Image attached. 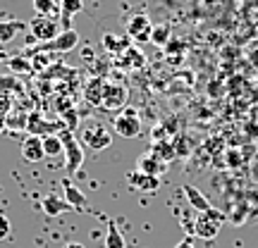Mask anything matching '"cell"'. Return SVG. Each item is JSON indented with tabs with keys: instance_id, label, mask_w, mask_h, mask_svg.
Listing matches in <instances>:
<instances>
[{
	"instance_id": "6da1fadb",
	"label": "cell",
	"mask_w": 258,
	"mask_h": 248,
	"mask_svg": "<svg viewBox=\"0 0 258 248\" xmlns=\"http://www.w3.org/2000/svg\"><path fill=\"white\" fill-rule=\"evenodd\" d=\"M60 31H62V27H60V17H41V15H36V17L29 22L27 48L50 43Z\"/></svg>"
},
{
	"instance_id": "7a4b0ae2",
	"label": "cell",
	"mask_w": 258,
	"mask_h": 248,
	"mask_svg": "<svg viewBox=\"0 0 258 248\" xmlns=\"http://www.w3.org/2000/svg\"><path fill=\"white\" fill-rule=\"evenodd\" d=\"M57 136H60V141H62V150H64V172H67V175L79 172V167L84 165L82 143L74 138V131H67V129H62Z\"/></svg>"
},
{
	"instance_id": "3957f363",
	"label": "cell",
	"mask_w": 258,
	"mask_h": 248,
	"mask_svg": "<svg viewBox=\"0 0 258 248\" xmlns=\"http://www.w3.org/2000/svg\"><path fill=\"white\" fill-rule=\"evenodd\" d=\"M222 222H225V215L220 210H215L211 208L208 212H201V215H196L194 217V234L199 236V239H215L218 234H220V227Z\"/></svg>"
},
{
	"instance_id": "277c9868",
	"label": "cell",
	"mask_w": 258,
	"mask_h": 248,
	"mask_svg": "<svg viewBox=\"0 0 258 248\" xmlns=\"http://www.w3.org/2000/svg\"><path fill=\"white\" fill-rule=\"evenodd\" d=\"M127 98H129V89L122 81H105L101 108H105V110H110V112H117L127 105Z\"/></svg>"
},
{
	"instance_id": "5b68a950",
	"label": "cell",
	"mask_w": 258,
	"mask_h": 248,
	"mask_svg": "<svg viewBox=\"0 0 258 248\" xmlns=\"http://www.w3.org/2000/svg\"><path fill=\"white\" fill-rule=\"evenodd\" d=\"M82 143L86 148H91V150H103V148H108L112 143L110 129L103 127V124H89V127H84Z\"/></svg>"
},
{
	"instance_id": "8992f818",
	"label": "cell",
	"mask_w": 258,
	"mask_h": 248,
	"mask_svg": "<svg viewBox=\"0 0 258 248\" xmlns=\"http://www.w3.org/2000/svg\"><path fill=\"white\" fill-rule=\"evenodd\" d=\"M115 134H120L122 138H137L141 134V117H139L137 110H122L117 117H115Z\"/></svg>"
},
{
	"instance_id": "52a82bcc",
	"label": "cell",
	"mask_w": 258,
	"mask_h": 248,
	"mask_svg": "<svg viewBox=\"0 0 258 248\" xmlns=\"http://www.w3.org/2000/svg\"><path fill=\"white\" fill-rule=\"evenodd\" d=\"M62 122H48L41 112H29V120H27V134H31V136H53L55 131H62Z\"/></svg>"
},
{
	"instance_id": "ba28073f",
	"label": "cell",
	"mask_w": 258,
	"mask_h": 248,
	"mask_svg": "<svg viewBox=\"0 0 258 248\" xmlns=\"http://www.w3.org/2000/svg\"><path fill=\"white\" fill-rule=\"evenodd\" d=\"M79 43V34L74 29H62L50 43H43V46H36V50H48V53H67L77 48Z\"/></svg>"
},
{
	"instance_id": "9c48e42d",
	"label": "cell",
	"mask_w": 258,
	"mask_h": 248,
	"mask_svg": "<svg viewBox=\"0 0 258 248\" xmlns=\"http://www.w3.org/2000/svg\"><path fill=\"white\" fill-rule=\"evenodd\" d=\"M151 34H153V24L146 15H134L127 19V36L132 41L146 43V41H151Z\"/></svg>"
},
{
	"instance_id": "30bf717a",
	"label": "cell",
	"mask_w": 258,
	"mask_h": 248,
	"mask_svg": "<svg viewBox=\"0 0 258 248\" xmlns=\"http://www.w3.org/2000/svg\"><path fill=\"white\" fill-rule=\"evenodd\" d=\"M22 157H24L27 162H41V160L46 157V153H43V138L29 134V136L22 141Z\"/></svg>"
},
{
	"instance_id": "8fae6325",
	"label": "cell",
	"mask_w": 258,
	"mask_h": 248,
	"mask_svg": "<svg viewBox=\"0 0 258 248\" xmlns=\"http://www.w3.org/2000/svg\"><path fill=\"white\" fill-rule=\"evenodd\" d=\"M115 64H117L120 69H141V67L146 64V55H144L137 46H132V48H127L122 55L115 57Z\"/></svg>"
},
{
	"instance_id": "7c38bea8",
	"label": "cell",
	"mask_w": 258,
	"mask_h": 248,
	"mask_svg": "<svg viewBox=\"0 0 258 248\" xmlns=\"http://www.w3.org/2000/svg\"><path fill=\"white\" fill-rule=\"evenodd\" d=\"M127 182L132 189H137V191H141V193H153V191H158V186H160V179H158V177H148V175H144V172H139V170L137 172H129Z\"/></svg>"
},
{
	"instance_id": "4fadbf2b",
	"label": "cell",
	"mask_w": 258,
	"mask_h": 248,
	"mask_svg": "<svg viewBox=\"0 0 258 248\" xmlns=\"http://www.w3.org/2000/svg\"><path fill=\"white\" fill-rule=\"evenodd\" d=\"M103 89H105V79L103 76H91L84 86V101L93 105V108H98L103 103Z\"/></svg>"
},
{
	"instance_id": "5bb4252c",
	"label": "cell",
	"mask_w": 258,
	"mask_h": 248,
	"mask_svg": "<svg viewBox=\"0 0 258 248\" xmlns=\"http://www.w3.org/2000/svg\"><path fill=\"white\" fill-rule=\"evenodd\" d=\"M101 43H103V48H105L108 53H112V55L117 57V55H122L127 48H132V38L120 36V34H105Z\"/></svg>"
},
{
	"instance_id": "9a60e30c",
	"label": "cell",
	"mask_w": 258,
	"mask_h": 248,
	"mask_svg": "<svg viewBox=\"0 0 258 248\" xmlns=\"http://www.w3.org/2000/svg\"><path fill=\"white\" fill-rule=\"evenodd\" d=\"M55 62H60L55 57V53H48V50H34L31 53V69H34V74L48 72Z\"/></svg>"
},
{
	"instance_id": "2e32d148",
	"label": "cell",
	"mask_w": 258,
	"mask_h": 248,
	"mask_svg": "<svg viewBox=\"0 0 258 248\" xmlns=\"http://www.w3.org/2000/svg\"><path fill=\"white\" fill-rule=\"evenodd\" d=\"M165 162H160L158 157H153L151 153H146V155H141L139 157V162H137V170L139 172H144V175L148 177H160L163 172H165Z\"/></svg>"
},
{
	"instance_id": "e0dca14e",
	"label": "cell",
	"mask_w": 258,
	"mask_h": 248,
	"mask_svg": "<svg viewBox=\"0 0 258 248\" xmlns=\"http://www.w3.org/2000/svg\"><path fill=\"white\" fill-rule=\"evenodd\" d=\"M182 191H184V196H186V201H189V205H191V208L199 212V215H201V212H208V210L213 208L211 203H208V198H206V196H203V193L199 191L196 186H189V184H186Z\"/></svg>"
},
{
	"instance_id": "ac0fdd59",
	"label": "cell",
	"mask_w": 258,
	"mask_h": 248,
	"mask_svg": "<svg viewBox=\"0 0 258 248\" xmlns=\"http://www.w3.org/2000/svg\"><path fill=\"white\" fill-rule=\"evenodd\" d=\"M57 5H60V27L70 29V19L77 12H82L84 0H57Z\"/></svg>"
},
{
	"instance_id": "d6986e66",
	"label": "cell",
	"mask_w": 258,
	"mask_h": 248,
	"mask_svg": "<svg viewBox=\"0 0 258 248\" xmlns=\"http://www.w3.org/2000/svg\"><path fill=\"white\" fill-rule=\"evenodd\" d=\"M41 79H57V81H77V69L67 67L62 62H55L48 72L41 74Z\"/></svg>"
},
{
	"instance_id": "ffe728a7",
	"label": "cell",
	"mask_w": 258,
	"mask_h": 248,
	"mask_svg": "<svg viewBox=\"0 0 258 248\" xmlns=\"http://www.w3.org/2000/svg\"><path fill=\"white\" fill-rule=\"evenodd\" d=\"M62 189H64V201L70 203L74 210H77V208H86V205H89V198H86V196L82 193V189H79V186L70 184V182L64 179V182H62Z\"/></svg>"
},
{
	"instance_id": "44dd1931",
	"label": "cell",
	"mask_w": 258,
	"mask_h": 248,
	"mask_svg": "<svg viewBox=\"0 0 258 248\" xmlns=\"http://www.w3.org/2000/svg\"><path fill=\"white\" fill-rule=\"evenodd\" d=\"M43 212L46 215H50V217H55V215H62V212H70V210H74L70 203L64 201V198H57V196H46L43 198Z\"/></svg>"
},
{
	"instance_id": "7402d4cb",
	"label": "cell",
	"mask_w": 258,
	"mask_h": 248,
	"mask_svg": "<svg viewBox=\"0 0 258 248\" xmlns=\"http://www.w3.org/2000/svg\"><path fill=\"white\" fill-rule=\"evenodd\" d=\"M153 157H158L160 162H170V160H175L177 157V150H175V143H170V141H158V143H153V148L148 150Z\"/></svg>"
},
{
	"instance_id": "603a6c76",
	"label": "cell",
	"mask_w": 258,
	"mask_h": 248,
	"mask_svg": "<svg viewBox=\"0 0 258 248\" xmlns=\"http://www.w3.org/2000/svg\"><path fill=\"white\" fill-rule=\"evenodd\" d=\"M19 31H24V24H22V22H15V19L0 22V46L15 41V36H17Z\"/></svg>"
},
{
	"instance_id": "cb8c5ba5",
	"label": "cell",
	"mask_w": 258,
	"mask_h": 248,
	"mask_svg": "<svg viewBox=\"0 0 258 248\" xmlns=\"http://www.w3.org/2000/svg\"><path fill=\"white\" fill-rule=\"evenodd\" d=\"M0 93H8V96H15V93H24V86L19 81L15 74H5V76H0Z\"/></svg>"
},
{
	"instance_id": "d4e9b609",
	"label": "cell",
	"mask_w": 258,
	"mask_h": 248,
	"mask_svg": "<svg viewBox=\"0 0 258 248\" xmlns=\"http://www.w3.org/2000/svg\"><path fill=\"white\" fill-rule=\"evenodd\" d=\"M5 64L10 67V72H15V74H31L34 72V69H31V60H29V57H22V55H10Z\"/></svg>"
},
{
	"instance_id": "484cf974",
	"label": "cell",
	"mask_w": 258,
	"mask_h": 248,
	"mask_svg": "<svg viewBox=\"0 0 258 248\" xmlns=\"http://www.w3.org/2000/svg\"><path fill=\"white\" fill-rule=\"evenodd\" d=\"M43 153H46V157H60V155H64L62 141H60V136H57V134L43 138Z\"/></svg>"
},
{
	"instance_id": "4316f807",
	"label": "cell",
	"mask_w": 258,
	"mask_h": 248,
	"mask_svg": "<svg viewBox=\"0 0 258 248\" xmlns=\"http://www.w3.org/2000/svg\"><path fill=\"white\" fill-rule=\"evenodd\" d=\"M105 248H127L122 231L117 229V224H108V234H105Z\"/></svg>"
},
{
	"instance_id": "83f0119b",
	"label": "cell",
	"mask_w": 258,
	"mask_h": 248,
	"mask_svg": "<svg viewBox=\"0 0 258 248\" xmlns=\"http://www.w3.org/2000/svg\"><path fill=\"white\" fill-rule=\"evenodd\" d=\"M170 36H172L170 24H158V27H153L151 43H156V46H167V43H170Z\"/></svg>"
},
{
	"instance_id": "f1b7e54d",
	"label": "cell",
	"mask_w": 258,
	"mask_h": 248,
	"mask_svg": "<svg viewBox=\"0 0 258 248\" xmlns=\"http://www.w3.org/2000/svg\"><path fill=\"white\" fill-rule=\"evenodd\" d=\"M27 120H29V112H10L5 117V127L10 131H17V129H27Z\"/></svg>"
},
{
	"instance_id": "f546056e",
	"label": "cell",
	"mask_w": 258,
	"mask_h": 248,
	"mask_svg": "<svg viewBox=\"0 0 258 248\" xmlns=\"http://www.w3.org/2000/svg\"><path fill=\"white\" fill-rule=\"evenodd\" d=\"M57 5L55 0H34V10H36V15H41V17H55L57 12Z\"/></svg>"
},
{
	"instance_id": "4dcf8cb0",
	"label": "cell",
	"mask_w": 258,
	"mask_h": 248,
	"mask_svg": "<svg viewBox=\"0 0 258 248\" xmlns=\"http://www.w3.org/2000/svg\"><path fill=\"white\" fill-rule=\"evenodd\" d=\"M57 120L62 122V127L67 129V131H74L77 124H79V115H77V110H67V112H62Z\"/></svg>"
},
{
	"instance_id": "1f68e13d",
	"label": "cell",
	"mask_w": 258,
	"mask_h": 248,
	"mask_svg": "<svg viewBox=\"0 0 258 248\" xmlns=\"http://www.w3.org/2000/svg\"><path fill=\"white\" fill-rule=\"evenodd\" d=\"M10 112H12V96L0 93V120H5Z\"/></svg>"
},
{
	"instance_id": "d6a6232c",
	"label": "cell",
	"mask_w": 258,
	"mask_h": 248,
	"mask_svg": "<svg viewBox=\"0 0 258 248\" xmlns=\"http://www.w3.org/2000/svg\"><path fill=\"white\" fill-rule=\"evenodd\" d=\"M10 229H12V227H10V220L5 217V215H3V212H0V241L8 239V236H10Z\"/></svg>"
},
{
	"instance_id": "836d02e7",
	"label": "cell",
	"mask_w": 258,
	"mask_h": 248,
	"mask_svg": "<svg viewBox=\"0 0 258 248\" xmlns=\"http://www.w3.org/2000/svg\"><path fill=\"white\" fill-rule=\"evenodd\" d=\"M175 248H196V246H194V241L189 239V236H186V239H184V241H179V243H177Z\"/></svg>"
},
{
	"instance_id": "e575fe53",
	"label": "cell",
	"mask_w": 258,
	"mask_h": 248,
	"mask_svg": "<svg viewBox=\"0 0 258 248\" xmlns=\"http://www.w3.org/2000/svg\"><path fill=\"white\" fill-rule=\"evenodd\" d=\"M62 248H86L84 243H79V241H70V243H64Z\"/></svg>"
},
{
	"instance_id": "d590c367",
	"label": "cell",
	"mask_w": 258,
	"mask_h": 248,
	"mask_svg": "<svg viewBox=\"0 0 258 248\" xmlns=\"http://www.w3.org/2000/svg\"><path fill=\"white\" fill-rule=\"evenodd\" d=\"M8 53H5V50H3V48H0V62H8Z\"/></svg>"
}]
</instances>
